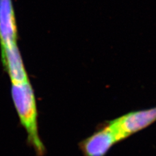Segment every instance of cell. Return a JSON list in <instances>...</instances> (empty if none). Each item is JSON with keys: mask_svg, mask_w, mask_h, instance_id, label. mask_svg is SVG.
<instances>
[{"mask_svg": "<svg viewBox=\"0 0 156 156\" xmlns=\"http://www.w3.org/2000/svg\"><path fill=\"white\" fill-rule=\"evenodd\" d=\"M11 96L21 124L27 132V143L37 156H44L46 149L38 133L37 102L29 80L12 83Z\"/></svg>", "mask_w": 156, "mask_h": 156, "instance_id": "obj_1", "label": "cell"}, {"mask_svg": "<svg viewBox=\"0 0 156 156\" xmlns=\"http://www.w3.org/2000/svg\"><path fill=\"white\" fill-rule=\"evenodd\" d=\"M156 122V107L132 111L118 119L109 121L119 142L140 131L148 128Z\"/></svg>", "mask_w": 156, "mask_h": 156, "instance_id": "obj_2", "label": "cell"}, {"mask_svg": "<svg viewBox=\"0 0 156 156\" xmlns=\"http://www.w3.org/2000/svg\"><path fill=\"white\" fill-rule=\"evenodd\" d=\"M117 143L119 140L107 121L91 135L80 142L79 148L83 156H105Z\"/></svg>", "mask_w": 156, "mask_h": 156, "instance_id": "obj_3", "label": "cell"}, {"mask_svg": "<svg viewBox=\"0 0 156 156\" xmlns=\"http://www.w3.org/2000/svg\"><path fill=\"white\" fill-rule=\"evenodd\" d=\"M18 27L12 0H0L1 48L17 46Z\"/></svg>", "mask_w": 156, "mask_h": 156, "instance_id": "obj_4", "label": "cell"}, {"mask_svg": "<svg viewBox=\"0 0 156 156\" xmlns=\"http://www.w3.org/2000/svg\"><path fill=\"white\" fill-rule=\"evenodd\" d=\"M3 65L12 83L29 80L18 46L1 48Z\"/></svg>", "mask_w": 156, "mask_h": 156, "instance_id": "obj_5", "label": "cell"}]
</instances>
